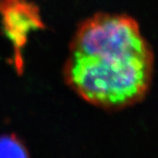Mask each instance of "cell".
<instances>
[{
	"mask_svg": "<svg viewBox=\"0 0 158 158\" xmlns=\"http://www.w3.org/2000/svg\"><path fill=\"white\" fill-rule=\"evenodd\" d=\"M29 155L24 144L14 135L0 136V157L23 158Z\"/></svg>",
	"mask_w": 158,
	"mask_h": 158,
	"instance_id": "cell-3",
	"label": "cell"
},
{
	"mask_svg": "<svg viewBox=\"0 0 158 158\" xmlns=\"http://www.w3.org/2000/svg\"><path fill=\"white\" fill-rule=\"evenodd\" d=\"M0 13L9 36L15 43H24L31 30L42 27L36 7L26 0H0Z\"/></svg>",
	"mask_w": 158,
	"mask_h": 158,
	"instance_id": "cell-2",
	"label": "cell"
},
{
	"mask_svg": "<svg viewBox=\"0 0 158 158\" xmlns=\"http://www.w3.org/2000/svg\"><path fill=\"white\" fill-rule=\"evenodd\" d=\"M153 73L154 53L137 21L104 13L78 26L63 69L66 84L77 95L106 110L143 101Z\"/></svg>",
	"mask_w": 158,
	"mask_h": 158,
	"instance_id": "cell-1",
	"label": "cell"
}]
</instances>
